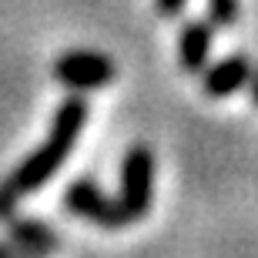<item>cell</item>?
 I'll list each match as a JSON object with an SVG mask.
<instances>
[{
    "instance_id": "cell-9",
    "label": "cell",
    "mask_w": 258,
    "mask_h": 258,
    "mask_svg": "<svg viewBox=\"0 0 258 258\" xmlns=\"http://www.w3.org/2000/svg\"><path fill=\"white\" fill-rule=\"evenodd\" d=\"M184 4H188V0H158V14H161V17H178L184 10Z\"/></svg>"
},
{
    "instance_id": "cell-6",
    "label": "cell",
    "mask_w": 258,
    "mask_h": 258,
    "mask_svg": "<svg viewBox=\"0 0 258 258\" xmlns=\"http://www.w3.org/2000/svg\"><path fill=\"white\" fill-rule=\"evenodd\" d=\"M211 20H188L178 37V60L188 74H201L208 67V50H211Z\"/></svg>"
},
{
    "instance_id": "cell-8",
    "label": "cell",
    "mask_w": 258,
    "mask_h": 258,
    "mask_svg": "<svg viewBox=\"0 0 258 258\" xmlns=\"http://www.w3.org/2000/svg\"><path fill=\"white\" fill-rule=\"evenodd\" d=\"M208 14H211V24L231 27L238 20V0H208Z\"/></svg>"
},
{
    "instance_id": "cell-2",
    "label": "cell",
    "mask_w": 258,
    "mask_h": 258,
    "mask_svg": "<svg viewBox=\"0 0 258 258\" xmlns=\"http://www.w3.org/2000/svg\"><path fill=\"white\" fill-rule=\"evenodd\" d=\"M154 198V154L148 144H131L121 161V208L131 221L144 218Z\"/></svg>"
},
{
    "instance_id": "cell-7",
    "label": "cell",
    "mask_w": 258,
    "mask_h": 258,
    "mask_svg": "<svg viewBox=\"0 0 258 258\" xmlns=\"http://www.w3.org/2000/svg\"><path fill=\"white\" fill-rule=\"evenodd\" d=\"M7 221V231L17 251H30V255H44V251H54L57 248V235L50 231V225L44 221H34V218H4Z\"/></svg>"
},
{
    "instance_id": "cell-4",
    "label": "cell",
    "mask_w": 258,
    "mask_h": 258,
    "mask_svg": "<svg viewBox=\"0 0 258 258\" xmlns=\"http://www.w3.org/2000/svg\"><path fill=\"white\" fill-rule=\"evenodd\" d=\"M54 77L81 94V91L111 84L117 77V67L107 54H97V50H67L54 60Z\"/></svg>"
},
{
    "instance_id": "cell-10",
    "label": "cell",
    "mask_w": 258,
    "mask_h": 258,
    "mask_svg": "<svg viewBox=\"0 0 258 258\" xmlns=\"http://www.w3.org/2000/svg\"><path fill=\"white\" fill-rule=\"evenodd\" d=\"M251 101L258 104V74H251Z\"/></svg>"
},
{
    "instance_id": "cell-1",
    "label": "cell",
    "mask_w": 258,
    "mask_h": 258,
    "mask_svg": "<svg viewBox=\"0 0 258 258\" xmlns=\"http://www.w3.org/2000/svg\"><path fill=\"white\" fill-rule=\"evenodd\" d=\"M84 124H87V101L84 97L74 94V97H67V101H60V107L54 111V121H50V131H47V138L40 141V148H34V151L14 168V174L0 184H4L14 198L40 191V188L54 178V171L67 161V154H71V148H74L77 134H81Z\"/></svg>"
},
{
    "instance_id": "cell-5",
    "label": "cell",
    "mask_w": 258,
    "mask_h": 258,
    "mask_svg": "<svg viewBox=\"0 0 258 258\" xmlns=\"http://www.w3.org/2000/svg\"><path fill=\"white\" fill-rule=\"evenodd\" d=\"M251 57H245V54H231V57H221L218 64H211L201 71V91L208 97H228L235 94V91H241V87L251 81Z\"/></svg>"
},
{
    "instance_id": "cell-3",
    "label": "cell",
    "mask_w": 258,
    "mask_h": 258,
    "mask_svg": "<svg viewBox=\"0 0 258 258\" xmlns=\"http://www.w3.org/2000/svg\"><path fill=\"white\" fill-rule=\"evenodd\" d=\"M64 208L71 211V215H77V218H87L94 221V225H101V228H124L127 215L124 208H121V201L107 198L101 188H97L94 178H77V181H71L64 188Z\"/></svg>"
},
{
    "instance_id": "cell-11",
    "label": "cell",
    "mask_w": 258,
    "mask_h": 258,
    "mask_svg": "<svg viewBox=\"0 0 258 258\" xmlns=\"http://www.w3.org/2000/svg\"><path fill=\"white\" fill-rule=\"evenodd\" d=\"M0 255H7V258H10V255H17V248H4V245H0Z\"/></svg>"
}]
</instances>
